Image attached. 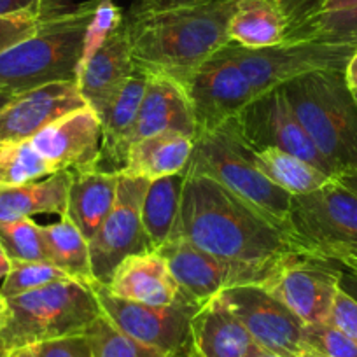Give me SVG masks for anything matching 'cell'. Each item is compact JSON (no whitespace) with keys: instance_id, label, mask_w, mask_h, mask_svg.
Instances as JSON below:
<instances>
[{"instance_id":"obj_56","label":"cell","mask_w":357,"mask_h":357,"mask_svg":"<svg viewBox=\"0 0 357 357\" xmlns=\"http://www.w3.org/2000/svg\"><path fill=\"white\" fill-rule=\"evenodd\" d=\"M354 93V98H356V104H357V91H352Z\"/></svg>"},{"instance_id":"obj_43","label":"cell","mask_w":357,"mask_h":357,"mask_svg":"<svg viewBox=\"0 0 357 357\" xmlns=\"http://www.w3.org/2000/svg\"><path fill=\"white\" fill-rule=\"evenodd\" d=\"M335 268L338 270V287L357 301V273H352L338 266Z\"/></svg>"},{"instance_id":"obj_9","label":"cell","mask_w":357,"mask_h":357,"mask_svg":"<svg viewBox=\"0 0 357 357\" xmlns=\"http://www.w3.org/2000/svg\"><path fill=\"white\" fill-rule=\"evenodd\" d=\"M228 123L249 149L261 151L275 147L314 165L329 177H336L335 168L315 147L305 126L298 119L284 86L254 98L235 119Z\"/></svg>"},{"instance_id":"obj_28","label":"cell","mask_w":357,"mask_h":357,"mask_svg":"<svg viewBox=\"0 0 357 357\" xmlns=\"http://www.w3.org/2000/svg\"><path fill=\"white\" fill-rule=\"evenodd\" d=\"M250 154L257 170L263 172L270 183L279 186L291 197L310 195L333 181V177L326 175L314 165L275 147H266L261 151L250 149Z\"/></svg>"},{"instance_id":"obj_55","label":"cell","mask_w":357,"mask_h":357,"mask_svg":"<svg viewBox=\"0 0 357 357\" xmlns=\"http://www.w3.org/2000/svg\"><path fill=\"white\" fill-rule=\"evenodd\" d=\"M303 357H317V356H312V354H308V352H305V356Z\"/></svg>"},{"instance_id":"obj_3","label":"cell","mask_w":357,"mask_h":357,"mask_svg":"<svg viewBox=\"0 0 357 357\" xmlns=\"http://www.w3.org/2000/svg\"><path fill=\"white\" fill-rule=\"evenodd\" d=\"M98 0L40 20L39 30L0 54V93L22 95L53 82H77L84 36Z\"/></svg>"},{"instance_id":"obj_6","label":"cell","mask_w":357,"mask_h":357,"mask_svg":"<svg viewBox=\"0 0 357 357\" xmlns=\"http://www.w3.org/2000/svg\"><path fill=\"white\" fill-rule=\"evenodd\" d=\"M186 174L214 178L289 233L293 197L257 170L250 149L238 139L229 123L218 130L198 133Z\"/></svg>"},{"instance_id":"obj_27","label":"cell","mask_w":357,"mask_h":357,"mask_svg":"<svg viewBox=\"0 0 357 357\" xmlns=\"http://www.w3.org/2000/svg\"><path fill=\"white\" fill-rule=\"evenodd\" d=\"M186 170L151 181L142 200V226L153 250L160 249L174 231L183 198Z\"/></svg>"},{"instance_id":"obj_4","label":"cell","mask_w":357,"mask_h":357,"mask_svg":"<svg viewBox=\"0 0 357 357\" xmlns=\"http://www.w3.org/2000/svg\"><path fill=\"white\" fill-rule=\"evenodd\" d=\"M102 315L93 287L72 279L0 298V357L46 340L84 333Z\"/></svg>"},{"instance_id":"obj_51","label":"cell","mask_w":357,"mask_h":357,"mask_svg":"<svg viewBox=\"0 0 357 357\" xmlns=\"http://www.w3.org/2000/svg\"><path fill=\"white\" fill-rule=\"evenodd\" d=\"M250 357H282V356H279V354H273V352H270V350L259 349V350H257L256 354H252V356H250Z\"/></svg>"},{"instance_id":"obj_15","label":"cell","mask_w":357,"mask_h":357,"mask_svg":"<svg viewBox=\"0 0 357 357\" xmlns=\"http://www.w3.org/2000/svg\"><path fill=\"white\" fill-rule=\"evenodd\" d=\"M221 294L261 349L282 357L305 356V324L263 286L249 284Z\"/></svg>"},{"instance_id":"obj_42","label":"cell","mask_w":357,"mask_h":357,"mask_svg":"<svg viewBox=\"0 0 357 357\" xmlns=\"http://www.w3.org/2000/svg\"><path fill=\"white\" fill-rule=\"evenodd\" d=\"M319 259L326 261V263L333 264V266L343 268L349 272L357 273V252H345V254H335V256L319 257Z\"/></svg>"},{"instance_id":"obj_47","label":"cell","mask_w":357,"mask_h":357,"mask_svg":"<svg viewBox=\"0 0 357 357\" xmlns=\"http://www.w3.org/2000/svg\"><path fill=\"white\" fill-rule=\"evenodd\" d=\"M336 181H338L342 186H345L347 190L352 191L354 195H357V172H345V174H340L338 177H336Z\"/></svg>"},{"instance_id":"obj_21","label":"cell","mask_w":357,"mask_h":357,"mask_svg":"<svg viewBox=\"0 0 357 357\" xmlns=\"http://www.w3.org/2000/svg\"><path fill=\"white\" fill-rule=\"evenodd\" d=\"M259 349L222 294L202 305L191 319V350L197 357H250Z\"/></svg>"},{"instance_id":"obj_48","label":"cell","mask_w":357,"mask_h":357,"mask_svg":"<svg viewBox=\"0 0 357 357\" xmlns=\"http://www.w3.org/2000/svg\"><path fill=\"white\" fill-rule=\"evenodd\" d=\"M146 6H154V8H165V6H177V4H190V2H198V0H140Z\"/></svg>"},{"instance_id":"obj_37","label":"cell","mask_w":357,"mask_h":357,"mask_svg":"<svg viewBox=\"0 0 357 357\" xmlns=\"http://www.w3.org/2000/svg\"><path fill=\"white\" fill-rule=\"evenodd\" d=\"M40 20L39 13L33 11L0 16V54L32 37L39 30Z\"/></svg>"},{"instance_id":"obj_36","label":"cell","mask_w":357,"mask_h":357,"mask_svg":"<svg viewBox=\"0 0 357 357\" xmlns=\"http://www.w3.org/2000/svg\"><path fill=\"white\" fill-rule=\"evenodd\" d=\"M123 18H125V15H123L121 9L112 0H98L97 11H95L93 18H91V22L88 25V30H86L84 47H82V56L79 68L104 44V40L123 22Z\"/></svg>"},{"instance_id":"obj_34","label":"cell","mask_w":357,"mask_h":357,"mask_svg":"<svg viewBox=\"0 0 357 357\" xmlns=\"http://www.w3.org/2000/svg\"><path fill=\"white\" fill-rule=\"evenodd\" d=\"M63 279H68V277L50 261H29V263L11 261V270L0 286V298L30 293V291L40 289L47 284Z\"/></svg>"},{"instance_id":"obj_16","label":"cell","mask_w":357,"mask_h":357,"mask_svg":"<svg viewBox=\"0 0 357 357\" xmlns=\"http://www.w3.org/2000/svg\"><path fill=\"white\" fill-rule=\"evenodd\" d=\"M102 137L100 116L84 105L44 126L30 142L56 174L61 170L97 168L102 153Z\"/></svg>"},{"instance_id":"obj_13","label":"cell","mask_w":357,"mask_h":357,"mask_svg":"<svg viewBox=\"0 0 357 357\" xmlns=\"http://www.w3.org/2000/svg\"><path fill=\"white\" fill-rule=\"evenodd\" d=\"M261 286L303 324H319L331 314L340 289L338 270L319 257L293 252L275 264Z\"/></svg>"},{"instance_id":"obj_10","label":"cell","mask_w":357,"mask_h":357,"mask_svg":"<svg viewBox=\"0 0 357 357\" xmlns=\"http://www.w3.org/2000/svg\"><path fill=\"white\" fill-rule=\"evenodd\" d=\"M156 252L167 261L181 294L197 305L207 303L231 287L261 286L275 268V264L263 266L225 259L181 236H170Z\"/></svg>"},{"instance_id":"obj_7","label":"cell","mask_w":357,"mask_h":357,"mask_svg":"<svg viewBox=\"0 0 357 357\" xmlns=\"http://www.w3.org/2000/svg\"><path fill=\"white\" fill-rule=\"evenodd\" d=\"M252 88L254 98L319 70H345L357 43L328 39H289L266 47L225 46Z\"/></svg>"},{"instance_id":"obj_12","label":"cell","mask_w":357,"mask_h":357,"mask_svg":"<svg viewBox=\"0 0 357 357\" xmlns=\"http://www.w3.org/2000/svg\"><path fill=\"white\" fill-rule=\"evenodd\" d=\"M149 181L119 175L112 211L97 235L89 240V256L95 284H105L118 264L133 254L153 250L142 226V200Z\"/></svg>"},{"instance_id":"obj_1","label":"cell","mask_w":357,"mask_h":357,"mask_svg":"<svg viewBox=\"0 0 357 357\" xmlns=\"http://www.w3.org/2000/svg\"><path fill=\"white\" fill-rule=\"evenodd\" d=\"M170 236H181L225 259L263 266L296 252L286 229L205 175L186 174Z\"/></svg>"},{"instance_id":"obj_54","label":"cell","mask_w":357,"mask_h":357,"mask_svg":"<svg viewBox=\"0 0 357 357\" xmlns=\"http://www.w3.org/2000/svg\"><path fill=\"white\" fill-rule=\"evenodd\" d=\"M184 357H197V356H195L193 350H191V352H190V354H186V356H184Z\"/></svg>"},{"instance_id":"obj_44","label":"cell","mask_w":357,"mask_h":357,"mask_svg":"<svg viewBox=\"0 0 357 357\" xmlns=\"http://www.w3.org/2000/svg\"><path fill=\"white\" fill-rule=\"evenodd\" d=\"M70 9V0H44L43 2V18L58 15Z\"/></svg>"},{"instance_id":"obj_45","label":"cell","mask_w":357,"mask_h":357,"mask_svg":"<svg viewBox=\"0 0 357 357\" xmlns=\"http://www.w3.org/2000/svg\"><path fill=\"white\" fill-rule=\"evenodd\" d=\"M352 8H357V0H322L321 11L319 13L343 11V9H352Z\"/></svg>"},{"instance_id":"obj_2","label":"cell","mask_w":357,"mask_h":357,"mask_svg":"<svg viewBox=\"0 0 357 357\" xmlns=\"http://www.w3.org/2000/svg\"><path fill=\"white\" fill-rule=\"evenodd\" d=\"M235 6L236 0H198L165 8L135 4L125 15L133 61L184 84L229 43Z\"/></svg>"},{"instance_id":"obj_50","label":"cell","mask_w":357,"mask_h":357,"mask_svg":"<svg viewBox=\"0 0 357 357\" xmlns=\"http://www.w3.org/2000/svg\"><path fill=\"white\" fill-rule=\"evenodd\" d=\"M8 357H33V352L32 349H20V350H15L13 354H9Z\"/></svg>"},{"instance_id":"obj_14","label":"cell","mask_w":357,"mask_h":357,"mask_svg":"<svg viewBox=\"0 0 357 357\" xmlns=\"http://www.w3.org/2000/svg\"><path fill=\"white\" fill-rule=\"evenodd\" d=\"M183 88L198 133L221 128L254 100L249 81L225 47L198 67Z\"/></svg>"},{"instance_id":"obj_52","label":"cell","mask_w":357,"mask_h":357,"mask_svg":"<svg viewBox=\"0 0 357 357\" xmlns=\"http://www.w3.org/2000/svg\"><path fill=\"white\" fill-rule=\"evenodd\" d=\"M16 95H6V93H0V109L4 107V105H8L9 102L13 100V98H15Z\"/></svg>"},{"instance_id":"obj_24","label":"cell","mask_w":357,"mask_h":357,"mask_svg":"<svg viewBox=\"0 0 357 357\" xmlns=\"http://www.w3.org/2000/svg\"><path fill=\"white\" fill-rule=\"evenodd\" d=\"M195 139L178 132H160L135 140L130 146L126 163L119 175L146 181L167 177L186 170Z\"/></svg>"},{"instance_id":"obj_32","label":"cell","mask_w":357,"mask_h":357,"mask_svg":"<svg viewBox=\"0 0 357 357\" xmlns=\"http://www.w3.org/2000/svg\"><path fill=\"white\" fill-rule=\"evenodd\" d=\"M0 245L11 261H50L43 226L32 218L0 225Z\"/></svg>"},{"instance_id":"obj_49","label":"cell","mask_w":357,"mask_h":357,"mask_svg":"<svg viewBox=\"0 0 357 357\" xmlns=\"http://www.w3.org/2000/svg\"><path fill=\"white\" fill-rule=\"evenodd\" d=\"M11 270V259L8 257V254L4 252L2 245H0V280H4L6 275Z\"/></svg>"},{"instance_id":"obj_31","label":"cell","mask_w":357,"mask_h":357,"mask_svg":"<svg viewBox=\"0 0 357 357\" xmlns=\"http://www.w3.org/2000/svg\"><path fill=\"white\" fill-rule=\"evenodd\" d=\"M93 357H167L160 350L142 345L126 336L111 324L104 315H98L86 329Z\"/></svg>"},{"instance_id":"obj_19","label":"cell","mask_w":357,"mask_h":357,"mask_svg":"<svg viewBox=\"0 0 357 357\" xmlns=\"http://www.w3.org/2000/svg\"><path fill=\"white\" fill-rule=\"evenodd\" d=\"M105 289L123 300L151 307H168L177 301H188L181 294L165 257L156 250L125 257L105 284Z\"/></svg>"},{"instance_id":"obj_40","label":"cell","mask_w":357,"mask_h":357,"mask_svg":"<svg viewBox=\"0 0 357 357\" xmlns=\"http://www.w3.org/2000/svg\"><path fill=\"white\" fill-rule=\"evenodd\" d=\"M287 20V32L321 11L322 0H277ZM286 32V33H287Z\"/></svg>"},{"instance_id":"obj_35","label":"cell","mask_w":357,"mask_h":357,"mask_svg":"<svg viewBox=\"0 0 357 357\" xmlns=\"http://www.w3.org/2000/svg\"><path fill=\"white\" fill-rule=\"evenodd\" d=\"M305 352L317 357H357V343L329 322L305 324Z\"/></svg>"},{"instance_id":"obj_8","label":"cell","mask_w":357,"mask_h":357,"mask_svg":"<svg viewBox=\"0 0 357 357\" xmlns=\"http://www.w3.org/2000/svg\"><path fill=\"white\" fill-rule=\"evenodd\" d=\"M289 236L307 256L357 252V195L333 178L314 193L293 197Z\"/></svg>"},{"instance_id":"obj_20","label":"cell","mask_w":357,"mask_h":357,"mask_svg":"<svg viewBox=\"0 0 357 357\" xmlns=\"http://www.w3.org/2000/svg\"><path fill=\"white\" fill-rule=\"evenodd\" d=\"M160 132H178L193 139L198 135L197 121L183 84L165 74L147 72L146 91L137 114L132 144Z\"/></svg>"},{"instance_id":"obj_23","label":"cell","mask_w":357,"mask_h":357,"mask_svg":"<svg viewBox=\"0 0 357 357\" xmlns=\"http://www.w3.org/2000/svg\"><path fill=\"white\" fill-rule=\"evenodd\" d=\"M118 183L119 174L116 172H104L98 168L72 172L65 218L88 242L97 235L114 207Z\"/></svg>"},{"instance_id":"obj_30","label":"cell","mask_w":357,"mask_h":357,"mask_svg":"<svg viewBox=\"0 0 357 357\" xmlns=\"http://www.w3.org/2000/svg\"><path fill=\"white\" fill-rule=\"evenodd\" d=\"M53 174L54 172L30 140L0 147V184L20 186Z\"/></svg>"},{"instance_id":"obj_5","label":"cell","mask_w":357,"mask_h":357,"mask_svg":"<svg viewBox=\"0 0 357 357\" xmlns=\"http://www.w3.org/2000/svg\"><path fill=\"white\" fill-rule=\"evenodd\" d=\"M284 89L336 177L357 172V104L343 70L312 72L289 81Z\"/></svg>"},{"instance_id":"obj_17","label":"cell","mask_w":357,"mask_h":357,"mask_svg":"<svg viewBox=\"0 0 357 357\" xmlns=\"http://www.w3.org/2000/svg\"><path fill=\"white\" fill-rule=\"evenodd\" d=\"M77 82H53L16 95L0 109V147L32 140L54 119L84 107Z\"/></svg>"},{"instance_id":"obj_26","label":"cell","mask_w":357,"mask_h":357,"mask_svg":"<svg viewBox=\"0 0 357 357\" xmlns=\"http://www.w3.org/2000/svg\"><path fill=\"white\" fill-rule=\"evenodd\" d=\"M287 20L277 0H236L229 20L231 43L245 47H266L286 39Z\"/></svg>"},{"instance_id":"obj_11","label":"cell","mask_w":357,"mask_h":357,"mask_svg":"<svg viewBox=\"0 0 357 357\" xmlns=\"http://www.w3.org/2000/svg\"><path fill=\"white\" fill-rule=\"evenodd\" d=\"M93 293L102 315L135 342L165 356L191 352V319L202 305L177 301L168 307H151L114 296L102 284H95Z\"/></svg>"},{"instance_id":"obj_39","label":"cell","mask_w":357,"mask_h":357,"mask_svg":"<svg viewBox=\"0 0 357 357\" xmlns=\"http://www.w3.org/2000/svg\"><path fill=\"white\" fill-rule=\"evenodd\" d=\"M328 322L357 343V301L342 289L336 293Z\"/></svg>"},{"instance_id":"obj_53","label":"cell","mask_w":357,"mask_h":357,"mask_svg":"<svg viewBox=\"0 0 357 357\" xmlns=\"http://www.w3.org/2000/svg\"><path fill=\"white\" fill-rule=\"evenodd\" d=\"M186 354H190V352H186ZM186 354H175V356H167V357H184Z\"/></svg>"},{"instance_id":"obj_33","label":"cell","mask_w":357,"mask_h":357,"mask_svg":"<svg viewBox=\"0 0 357 357\" xmlns=\"http://www.w3.org/2000/svg\"><path fill=\"white\" fill-rule=\"evenodd\" d=\"M328 39L357 43V8L319 13L286 33V39Z\"/></svg>"},{"instance_id":"obj_22","label":"cell","mask_w":357,"mask_h":357,"mask_svg":"<svg viewBox=\"0 0 357 357\" xmlns=\"http://www.w3.org/2000/svg\"><path fill=\"white\" fill-rule=\"evenodd\" d=\"M146 82L147 72L135 65L132 77L100 116L104 137H102L98 170L119 174L125 167L126 156H128L130 146H132L137 114H139L144 91H146Z\"/></svg>"},{"instance_id":"obj_57","label":"cell","mask_w":357,"mask_h":357,"mask_svg":"<svg viewBox=\"0 0 357 357\" xmlns=\"http://www.w3.org/2000/svg\"><path fill=\"white\" fill-rule=\"evenodd\" d=\"M321 6H322V4H321Z\"/></svg>"},{"instance_id":"obj_25","label":"cell","mask_w":357,"mask_h":357,"mask_svg":"<svg viewBox=\"0 0 357 357\" xmlns=\"http://www.w3.org/2000/svg\"><path fill=\"white\" fill-rule=\"evenodd\" d=\"M70 183L72 172L61 170L20 186L0 184V225L37 214H56L63 218Z\"/></svg>"},{"instance_id":"obj_41","label":"cell","mask_w":357,"mask_h":357,"mask_svg":"<svg viewBox=\"0 0 357 357\" xmlns=\"http://www.w3.org/2000/svg\"><path fill=\"white\" fill-rule=\"evenodd\" d=\"M43 2L44 0H0V16L33 11L39 13L40 18H43Z\"/></svg>"},{"instance_id":"obj_46","label":"cell","mask_w":357,"mask_h":357,"mask_svg":"<svg viewBox=\"0 0 357 357\" xmlns=\"http://www.w3.org/2000/svg\"><path fill=\"white\" fill-rule=\"evenodd\" d=\"M343 74H345V81L347 84H349V88L352 89V91H357V50L354 51V54L350 56Z\"/></svg>"},{"instance_id":"obj_18","label":"cell","mask_w":357,"mask_h":357,"mask_svg":"<svg viewBox=\"0 0 357 357\" xmlns=\"http://www.w3.org/2000/svg\"><path fill=\"white\" fill-rule=\"evenodd\" d=\"M135 70L125 18L79 68L77 86L82 100L98 116L104 114Z\"/></svg>"},{"instance_id":"obj_38","label":"cell","mask_w":357,"mask_h":357,"mask_svg":"<svg viewBox=\"0 0 357 357\" xmlns=\"http://www.w3.org/2000/svg\"><path fill=\"white\" fill-rule=\"evenodd\" d=\"M30 349H32L33 357H93L91 343L86 331L46 340Z\"/></svg>"},{"instance_id":"obj_29","label":"cell","mask_w":357,"mask_h":357,"mask_svg":"<svg viewBox=\"0 0 357 357\" xmlns=\"http://www.w3.org/2000/svg\"><path fill=\"white\" fill-rule=\"evenodd\" d=\"M50 263L58 266L68 279L77 280L88 287L95 286L89 242L67 218L53 225L43 226Z\"/></svg>"}]
</instances>
